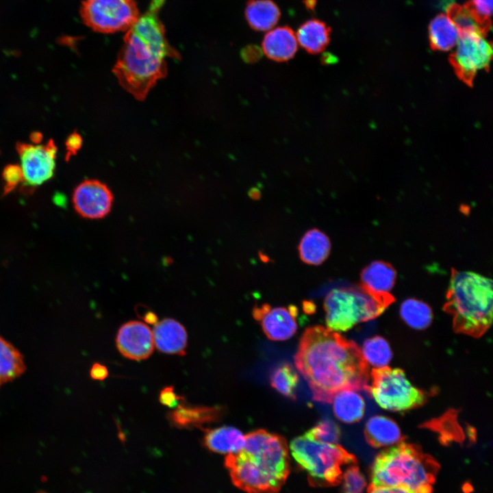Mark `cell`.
Masks as SVG:
<instances>
[{"mask_svg": "<svg viewBox=\"0 0 493 493\" xmlns=\"http://www.w3.org/2000/svg\"><path fill=\"white\" fill-rule=\"evenodd\" d=\"M295 306L275 307L263 304L253 309V316L258 321L268 338L275 341L292 338L297 330Z\"/></svg>", "mask_w": 493, "mask_h": 493, "instance_id": "13", "label": "cell"}, {"mask_svg": "<svg viewBox=\"0 0 493 493\" xmlns=\"http://www.w3.org/2000/svg\"><path fill=\"white\" fill-rule=\"evenodd\" d=\"M26 369L23 356L11 343L0 336V381H11Z\"/></svg>", "mask_w": 493, "mask_h": 493, "instance_id": "28", "label": "cell"}, {"mask_svg": "<svg viewBox=\"0 0 493 493\" xmlns=\"http://www.w3.org/2000/svg\"><path fill=\"white\" fill-rule=\"evenodd\" d=\"M331 242L327 236L318 229L307 231L299 245L301 260L308 264L319 265L329 256Z\"/></svg>", "mask_w": 493, "mask_h": 493, "instance_id": "22", "label": "cell"}, {"mask_svg": "<svg viewBox=\"0 0 493 493\" xmlns=\"http://www.w3.org/2000/svg\"><path fill=\"white\" fill-rule=\"evenodd\" d=\"M355 388H345L333 396V412L336 418L347 424L360 421L365 415L366 405L364 396Z\"/></svg>", "mask_w": 493, "mask_h": 493, "instance_id": "19", "label": "cell"}, {"mask_svg": "<svg viewBox=\"0 0 493 493\" xmlns=\"http://www.w3.org/2000/svg\"><path fill=\"white\" fill-rule=\"evenodd\" d=\"M366 493H414L403 486H382L370 484Z\"/></svg>", "mask_w": 493, "mask_h": 493, "instance_id": "36", "label": "cell"}, {"mask_svg": "<svg viewBox=\"0 0 493 493\" xmlns=\"http://www.w3.org/2000/svg\"><path fill=\"white\" fill-rule=\"evenodd\" d=\"M444 309L455 331L479 336L492 322V282L471 271L452 270Z\"/></svg>", "mask_w": 493, "mask_h": 493, "instance_id": "4", "label": "cell"}, {"mask_svg": "<svg viewBox=\"0 0 493 493\" xmlns=\"http://www.w3.org/2000/svg\"><path fill=\"white\" fill-rule=\"evenodd\" d=\"M364 435L367 442L375 448L390 447L403 440V435L396 422L382 414L372 415L367 419Z\"/></svg>", "mask_w": 493, "mask_h": 493, "instance_id": "17", "label": "cell"}, {"mask_svg": "<svg viewBox=\"0 0 493 493\" xmlns=\"http://www.w3.org/2000/svg\"><path fill=\"white\" fill-rule=\"evenodd\" d=\"M1 383H1V381H0V385H1Z\"/></svg>", "mask_w": 493, "mask_h": 493, "instance_id": "41", "label": "cell"}, {"mask_svg": "<svg viewBox=\"0 0 493 493\" xmlns=\"http://www.w3.org/2000/svg\"><path fill=\"white\" fill-rule=\"evenodd\" d=\"M278 6L271 0H249L245 9L246 19L256 31L270 30L280 18Z\"/></svg>", "mask_w": 493, "mask_h": 493, "instance_id": "24", "label": "cell"}, {"mask_svg": "<svg viewBox=\"0 0 493 493\" xmlns=\"http://www.w3.org/2000/svg\"><path fill=\"white\" fill-rule=\"evenodd\" d=\"M459 32L446 14H440L435 16L429 27V36L431 47L434 49L447 51L455 47Z\"/></svg>", "mask_w": 493, "mask_h": 493, "instance_id": "26", "label": "cell"}, {"mask_svg": "<svg viewBox=\"0 0 493 493\" xmlns=\"http://www.w3.org/2000/svg\"><path fill=\"white\" fill-rule=\"evenodd\" d=\"M342 493H363L367 486V481L355 464H350L342 473Z\"/></svg>", "mask_w": 493, "mask_h": 493, "instance_id": "33", "label": "cell"}, {"mask_svg": "<svg viewBox=\"0 0 493 493\" xmlns=\"http://www.w3.org/2000/svg\"><path fill=\"white\" fill-rule=\"evenodd\" d=\"M294 360L318 402L331 403L334 394L345 388H367V368L357 346L323 326L305 329Z\"/></svg>", "mask_w": 493, "mask_h": 493, "instance_id": "1", "label": "cell"}, {"mask_svg": "<svg viewBox=\"0 0 493 493\" xmlns=\"http://www.w3.org/2000/svg\"><path fill=\"white\" fill-rule=\"evenodd\" d=\"M154 346L164 353L185 355L188 334L184 326L173 318H164L154 325Z\"/></svg>", "mask_w": 493, "mask_h": 493, "instance_id": "16", "label": "cell"}, {"mask_svg": "<svg viewBox=\"0 0 493 493\" xmlns=\"http://www.w3.org/2000/svg\"><path fill=\"white\" fill-rule=\"evenodd\" d=\"M270 385L281 394L295 399V391L299 383V376L294 368L289 364H282L276 367L270 377Z\"/></svg>", "mask_w": 493, "mask_h": 493, "instance_id": "29", "label": "cell"}, {"mask_svg": "<svg viewBox=\"0 0 493 493\" xmlns=\"http://www.w3.org/2000/svg\"><path fill=\"white\" fill-rule=\"evenodd\" d=\"M290 450L313 487L326 488L340 484L343 473L342 467L356 464L355 457L338 443L317 442L305 434L291 441Z\"/></svg>", "mask_w": 493, "mask_h": 493, "instance_id": "6", "label": "cell"}, {"mask_svg": "<svg viewBox=\"0 0 493 493\" xmlns=\"http://www.w3.org/2000/svg\"><path fill=\"white\" fill-rule=\"evenodd\" d=\"M80 14L88 27L103 34L127 31L140 17L135 0H85Z\"/></svg>", "mask_w": 493, "mask_h": 493, "instance_id": "9", "label": "cell"}, {"mask_svg": "<svg viewBox=\"0 0 493 493\" xmlns=\"http://www.w3.org/2000/svg\"><path fill=\"white\" fill-rule=\"evenodd\" d=\"M72 202L75 210L81 217L101 219L110 212L114 195L105 184L96 179H86L74 189Z\"/></svg>", "mask_w": 493, "mask_h": 493, "instance_id": "12", "label": "cell"}, {"mask_svg": "<svg viewBox=\"0 0 493 493\" xmlns=\"http://www.w3.org/2000/svg\"><path fill=\"white\" fill-rule=\"evenodd\" d=\"M464 7L481 33L486 36L491 28L492 0H469Z\"/></svg>", "mask_w": 493, "mask_h": 493, "instance_id": "30", "label": "cell"}, {"mask_svg": "<svg viewBox=\"0 0 493 493\" xmlns=\"http://www.w3.org/2000/svg\"><path fill=\"white\" fill-rule=\"evenodd\" d=\"M359 350L364 365L372 371L389 367L393 357L390 343L380 336L366 338Z\"/></svg>", "mask_w": 493, "mask_h": 493, "instance_id": "25", "label": "cell"}, {"mask_svg": "<svg viewBox=\"0 0 493 493\" xmlns=\"http://www.w3.org/2000/svg\"><path fill=\"white\" fill-rule=\"evenodd\" d=\"M438 469V463L432 457L417 446L401 442L375 457L370 484L403 486L414 493H431Z\"/></svg>", "mask_w": 493, "mask_h": 493, "instance_id": "5", "label": "cell"}, {"mask_svg": "<svg viewBox=\"0 0 493 493\" xmlns=\"http://www.w3.org/2000/svg\"><path fill=\"white\" fill-rule=\"evenodd\" d=\"M242 56L246 62H253L260 58L261 51L257 47L249 46L242 50Z\"/></svg>", "mask_w": 493, "mask_h": 493, "instance_id": "39", "label": "cell"}, {"mask_svg": "<svg viewBox=\"0 0 493 493\" xmlns=\"http://www.w3.org/2000/svg\"><path fill=\"white\" fill-rule=\"evenodd\" d=\"M286 439L264 429L245 435L243 448L227 455L225 466L231 482L246 493H278L290 472Z\"/></svg>", "mask_w": 493, "mask_h": 493, "instance_id": "3", "label": "cell"}, {"mask_svg": "<svg viewBox=\"0 0 493 493\" xmlns=\"http://www.w3.org/2000/svg\"><path fill=\"white\" fill-rule=\"evenodd\" d=\"M446 15L457 27L459 34L476 31L481 32L464 6L451 4L447 8Z\"/></svg>", "mask_w": 493, "mask_h": 493, "instance_id": "32", "label": "cell"}, {"mask_svg": "<svg viewBox=\"0 0 493 493\" xmlns=\"http://www.w3.org/2000/svg\"><path fill=\"white\" fill-rule=\"evenodd\" d=\"M331 29L318 19H311L303 23L298 29L297 42L308 53L316 54L323 51L330 40Z\"/></svg>", "mask_w": 493, "mask_h": 493, "instance_id": "23", "label": "cell"}, {"mask_svg": "<svg viewBox=\"0 0 493 493\" xmlns=\"http://www.w3.org/2000/svg\"><path fill=\"white\" fill-rule=\"evenodd\" d=\"M90 375L92 379L102 381L108 376V370L104 365L95 363L90 370Z\"/></svg>", "mask_w": 493, "mask_h": 493, "instance_id": "38", "label": "cell"}, {"mask_svg": "<svg viewBox=\"0 0 493 493\" xmlns=\"http://www.w3.org/2000/svg\"><path fill=\"white\" fill-rule=\"evenodd\" d=\"M451 60L459 75L471 81L489 66L492 56V45L485 35L476 31L461 34Z\"/></svg>", "mask_w": 493, "mask_h": 493, "instance_id": "10", "label": "cell"}, {"mask_svg": "<svg viewBox=\"0 0 493 493\" xmlns=\"http://www.w3.org/2000/svg\"><path fill=\"white\" fill-rule=\"evenodd\" d=\"M390 294L377 295L359 288L331 290L324 300L327 328L339 333L379 316L393 301Z\"/></svg>", "mask_w": 493, "mask_h": 493, "instance_id": "7", "label": "cell"}, {"mask_svg": "<svg viewBox=\"0 0 493 493\" xmlns=\"http://www.w3.org/2000/svg\"><path fill=\"white\" fill-rule=\"evenodd\" d=\"M204 431L203 444L213 453L233 454L241 451L244 446L245 435L233 427L222 426Z\"/></svg>", "mask_w": 493, "mask_h": 493, "instance_id": "20", "label": "cell"}, {"mask_svg": "<svg viewBox=\"0 0 493 493\" xmlns=\"http://www.w3.org/2000/svg\"><path fill=\"white\" fill-rule=\"evenodd\" d=\"M38 493H46V492H38Z\"/></svg>", "mask_w": 493, "mask_h": 493, "instance_id": "40", "label": "cell"}, {"mask_svg": "<svg viewBox=\"0 0 493 493\" xmlns=\"http://www.w3.org/2000/svg\"><path fill=\"white\" fill-rule=\"evenodd\" d=\"M116 345L120 353L127 359H146L153 351V333L144 323L130 320L119 328Z\"/></svg>", "mask_w": 493, "mask_h": 493, "instance_id": "14", "label": "cell"}, {"mask_svg": "<svg viewBox=\"0 0 493 493\" xmlns=\"http://www.w3.org/2000/svg\"><path fill=\"white\" fill-rule=\"evenodd\" d=\"M223 409L218 406L192 405L183 401L167 414L170 423L177 428H202L204 425L218 421Z\"/></svg>", "mask_w": 493, "mask_h": 493, "instance_id": "15", "label": "cell"}, {"mask_svg": "<svg viewBox=\"0 0 493 493\" xmlns=\"http://www.w3.org/2000/svg\"><path fill=\"white\" fill-rule=\"evenodd\" d=\"M396 277V271L390 264L375 261L362 270L361 286L375 294H388L394 286Z\"/></svg>", "mask_w": 493, "mask_h": 493, "instance_id": "21", "label": "cell"}, {"mask_svg": "<svg viewBox=\"0 0 493 493\" xmlns=\"http://www.w3.org/2000/svg\"><path fill=\"white\" fill-rule=\"evenodd\" d=\"M296 34L287 26L270 30L262 41L264 53L270 59L283 62L291 59L296 52Z\"/></svg>", "mask_w": 493, "mask_h": 493, "instance_id": "18", "label": "cell"}, {"mask_svg": "<svg viewBox=\"0 0 493 493\" xmlns=\"http://www.w3.org/2000/svg\"><path fill=\"white\" fill-rule=\"evenodd\" d=\"M2 178L4 182L3 194L6 195L23 181L21 167L16 164L7 165L3 170Z\"/></svg>", "mask_w": 493, "mask_h": 493, "instance_id": "34", "label": "cell"}, {"mask_svg": "<svg viewBox=\"0 0 493 493\" xmlns=\"http://www.w3.org/2000/svg\"><path fill=\"white\" fill-rule=\"evenodd\" d=\"M305 435L317 442L336 444L340 438V430L333 421L324 419L309 429Z\"/></svg>", "mask_w": 493, "mask_h": 493, "instance_id": "31", "label": "cell"}, {"mask_svg": "<svg viewBox=\"0 0 493 493\" xmlns=\"http://www.w3.org/2000/svg\"><path fill=\"white\" fill-rule=\"evenodd\" d=\"M368 390L379 407L394 413L416 408L427 399L424 391L414 385L405 372L398 368L373 370Z\"/></svg>", "mask_w": 493, "mask_h": 493, "instance_id": "8", "label": "cell"}, {"mask_svg": "<svg viewBox=\"0 0 493 493\" xmlns=\"http://www.w3.org/2000/svg\"><path fill=\"white\" fill-rule=\"evenodd\" d=\"M39 143L16 144L23 181L24 185L29 188L43 184L54 175L57 153L55 144L53 140H49L44 144Z\"/></svg>", "mask_w": 493, "mask_h": 493, "instance_id": "11", "label": "cell"}, {"mask_svg": "<svg viewBox=\"0 0 493 493\" xmlns=\"http://www.w3.org/2000/svg\"><path fill=\"white\" fill-rule=\"evenodd\" d=\"M161 8L151 2L147 12L127 31L112 70L121 86L140 101L166 75V58H179L159 19Z\"/></svg>", "mask_w": 493, "mask_h": 493, "instance_id": "2", "label": "cell"}, {"mask_svg": "<svg viewBox=\"0 0 493 493\" xmlns=\"http://www.w3.org/2000/svg\"><path fill=\"white\" fill-rule=\"evenodd\" d=\"M400 317L409 328L415 330L427 329L433 321L430 306L422 301L409 298L403 301L399 309Z\"/></svg>", "mask_w": 493, "mask_h": 493, "instance_id": "27", "label": "cell"}, {"mask_svg": "<svg viewBox=\"0 0 493 493\" xmlns=\"http://www.w3.org/2000/svg\"><path fill=\"white\" fill-rule=\"evenodd\" d=\"M185 399L183 396L177 395L173 386L164 388L160 392V403L169 408L174 409Z\"/></svg>", "mask_w": 493, "mask_h": 493, "instance_id": "35", "label": "cell"}, {"mask_svg": "<svg viewBox=\"0 0 493 493\" xmlns=\"http://www.w3.org/2000/svg\"><path fill=\"white\" fill-rule=\"evenodd\" d=\"M81 145V138L77 134H72L66 142V146L68 151V157L73 154L76 153L77 150Z\"/></svg>", "mask_w": 493, "mask_h": 493, "instance_id": "37", "label": "cell"}]
</instances>
